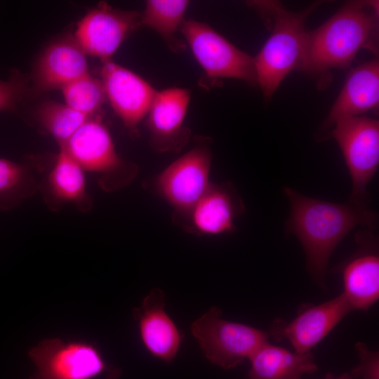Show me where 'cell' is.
Listing matches in <instances>:
<instances>
[{"label":"cell","mask_w":379,"mask_h":379,"mask_svg":"<svg viewBox=\"0 0 379 379\" xmlns=\"http://www.w3.org/2000/svg\"><path fill=\"white\" fill-rule=\"evenodd\" d=\"M284 193L291 206L286 232L298 238L308 272L320 286H325L328 261L338 244L357 226L375 230L378 214L368 207L349 202L337 204L307 197L289 187L284 188Z\"/></svg>","instance_id":"6da1fadb"},{"label":"cell","mask_w":379,"mask_h":379,"mask_svg":"<svg viewBox=\"0 0 379 379\" xmlns=\"http://www.w3.org/2000/svg\"><path fill=\"white\" fill-rule=\"evenodd\" d=\"M378 2L345 3L315 30L307 32L300 69L319 77L347 67L361 48L378 52Z\"/></svg>","instance_id":"7a4b0ae2"},{"label":"cell","mask_w":379,"mask_h":379,"mask_svg":"<svg viewBox=\"0 0 379 379\" xmlns=\"http://www.w3.org/2000/svg\"><path fill=\"white\" fill-rule=\"evenodd\" d=\"M247 4L261 16L270 32L254 58L257 85L265 97L270 98L291 72L300 69L307 36L305 19L319 2L298 13L277 1H250Z\"/></svg>","instance_id":"3957f363"},{"label":"cell","mask_w":379,"mask_h":379,"mask_svg":"<svg viewBox=\"0 0 379 379\" xmlns=\"http://www.w3.org/2000/svg\"><path fill=\"white\" fill-rule=\"evenodd\" d=\"M63 145L86 172L97 176L99 187L114 192L131 184L138 174L135 163L117 153L112 135L100 118L87 120Z\"/></svg>","instance_id":"277c9868"},{"label":"cell","mask_w":379,"mask_h":379,"mask_svg":"<svg viewBox=\"0 0 379 379\" xmlns=\"http://www.w3.org/2000/svg\"><path fill=\"white\" fill-rule=\"evenodd\" d=\"M329 135L338 144L352 180L348 202L368 207L369 182L379 164V121L366 116L347 117L337 120Z\"/></svg>","instance_id":"5b68a950"},{"label":"cell","mask_w":379,"mask_h":379,"mask_svg":"<svg viewBox=\"0 0 379 379\" xmlns=\"http://www.w3.org/2000/svg\"><path fill=\"white\" fill-rule=\"evenodd\" d=\"M219 307H212L191 325L204 356L213 364L228 370L241 364L262 345L269 333L255 327L221 318Z\"/></svg>","instance_id":"8992f818"},{"label":"cell","mask_w":379,"mask_h":379,"mask_svg":"<svg viewBox=\"0 0 379 379\" xmlns=\"http://www.w3.org/2000/svg\"><path fill=\"white\" fill-rule=\"evenodd\" d=\"M207 81L227 78L257 85L254 58L241 51L207 23L185 20L180 29Z\"/></svg>","instance_id":"52a82bcc"},{"label":"cell","mask_w":379,"mask_h":379,"mask_svg":"<svg viewBox=\"0 0 379 379\" xmlns=\"http://www.w3.org/2000/svg\"><path fill=\"white\" fill-rule=\"evenodd\" d=\"M212 152L206 138H199L189 151L149 182V187L173 209V217L188 211L211 185Z\"/></svg>","instance_id":"ba28073f"},{"label":"cell","mask_w":379,"mask_h":379,"mask_svg":"<svg viewBox=\"0 0 379 379\" xmlns=\"http://www.w3.org/2000/svg\"><path fill=\"white\" fill-rule=\"evenodd\" d=\"M29 356L36 368L30 379H94L102 374L116 379L120 375L86 342L46 339L32 347Z\"/></svg>","instance_id":"9c48e42d"},{"label":"cell","mask_w":379,"mask_h":379,"mask_svg":"<svg viewBox=\"0 0 379 379\" xmlns=\"http://www.w3.org/2000/svg\"><path fill=\"white\" fill-rule=\"evenodd\" d=\"M141 13L117 8L105 1L89 10L77 25L74 37L86 53L102 62L111 60L121 44L141 25Z\"/></svg>","instance_id":"30bf717a"},{"label":"cell","mask_w":379,"mask_h":379,"mask_svg":"<svg viewBox=\"0 0 379 379\" xmlns=\"http://www.w3.org/2000/svg\"><path fill=\"white\" fill-rule=\"evenodd\" d=\"M244 212L245 205L233 184L211 182L188 211L172 219L190 234L218 236L233 232L237 218Z\"/></svg>","instance_id":"8fae6325"},{"label":"cell","mask_w":379,"mask_h":379,"mask_svg":"<svg viewBox=\"0 0 379 379\" xmlns=\"http://www.w3.org/2000/svg\"><path fill=\"white\" fill-rule=\"evenodd\" d=\"M353 310L343 293L319 305L303 307L290 322L275 319L269 335L287 340L294 352L305 354L321 342Z\"/></svg>","instance_id":"7c38bea8"},{"label":"cell","mask_w":379,"mask_h":379,"mask_svg":"<svg viewBox=\"0 0 379 379\" xmlns=\"http://www.w3.org/2000/svg\"><path fill=\"white\" fill-rule=\"evenodd\" d=\"M100 77L115 114L132 136L146 117L157 93L140 76L112 60L102 62Z\"/></svg>","instance_id":"4fadbf2b"},{"label":"cell","mask_w":379,"mask_h":379,"mask_svg":"<svg viewBox=\"0 0 379 379\" xmlns=\"http://www.w3.org/2000/svg\"><path fill=\"white\" fill-rule=\"evenodd\" d=\"M190 91L172 87L157 91L146 116L149 143L157 152L179 153L189 142L190 129L185 124Z\"/></svg>","instance_id":"5bb4252c"},{"label":"cell","mask_w":379,"mask_h":379,"mask_svg":"<svg viewBox=\"0 0 379 379\" xmlns=\"http://www.w3.org/2000/svg\"><path fill=\"white\" fill-rule=\"evenodd\" d=\"M359 249L340 267L342 293L352 310H368L379 298L378 240L370 230L356 236Z\"/></svg>","instance_id":"9a60e30c"},{"label":"cell","mask_w":379,"mask_h":379,"mask_svg":"<svg viewBox=\"0 0 379 379\" xmlns=\"http://www.w3.org/2000/svg\"><path fill=\"white\" fill-rule=\"evenodd\" d=\"M88 72L86 53L74 36H61L39 55L33 70L32 92L37 94L62 88Z\"/></svg>","instance_id":"2e32d148"},{"label":"cell","mask_w":379,"mask_h":379,"mask_svg":"<svg viewBox=\"0 0 379 379\" xmlns=\"http://www.w3.org/2000/svg\"><path fill=\"white\" fill-rule=\"evenodd\" d=\"M58 146L52 166L40 180L39 192L53 212L71 204L79 211L87 213L93 208V199L87 189L85 171L63 145Z\"/></svg>","instance_id":"e0dca14e"},{"label":"cell","mask_w":379,"mask_h":379,"mask_svg":"<svg viewBox=\"0 0 379 379\" xmlns=\"http://www.w3.org/2000/svg\"><path fill=\"white\" fill-rule=\"evenodd\" d=\"M164 297L161 290L152 289L133 314L147 351L154 357L171 362L179 350L182 334L165 311Z\"/></svg>","instance_id":"ac0fdd59"},{"label":"cell","mask_w":379,"mask_h":379,"mask_svg":"<svg viewBox=\"0 0 379 379\" xmlns=\"http://www.w3.org/2000/svg\"><path fill=\"white\" fill-rule=\"evenodd\" d=\"M378 104L379 63L377 59H373L358 65L347 74L342 91L322 126L319 139L326 138L337 120L375 111Z\"/></svg>","instance_id":"d6986e66"},{"label":"cell","mask_w":379,"mask_h":379,"mask_svg":"<svg viewBox=\"0 0 379 379\" xmlns=\"http://www.w3.org/2000/svg\"><path fill=\"white\" fill-rule=\"evenodd\" d=\"M251 367L248 379H302L318 367L312 352L299 354L268 342L248 359Z\"/></svg>","instance_id":"ffe728a7"},{"label":"cell","mask_w":379,"mask_h":379,"mask_svg":"<svg viewBox=\"0 0 379 379\" xmlns=\"http://www.w3.org/2000/svg\"><path fill=\"white\" fill-rule=\"evenodd\" d=\"M189 4L186 0H148L141 13V25L156 32L173 53H182L187 45L176 34L185 20Z\"/></svg>","instance_id":"44dd1931"},{"label":"cell","mask_w":379,"mask_h":379,"mask_svg":"<svg viewBox=\"0 0 379 379\" xmlns=\"http://www.w3.org/2000/svg\"><path fill=\"white\" fill-rule=\"evenodd\" d=\"M39 182L30 165L0 158V211L12 210L33 197Z\"/></svg>","instance_id":"7402d4cb"},{"label":"cell","mask_w":379,"mask_h":379,"mask_svg":"<svg viewBox=\"0 0 379 379\" xmlns=\"http://www.w3.org/2000/svg\"><path fill=\"white\" fill-rule=\"evenodd\" d=\"M36 118L58 144L62 145L92 117L73 109L65 103L48 100L37 107Z\"/></svg>","instance_id":"603a6c76"},{"label":"cell","mask_w":379,"mask_h":379,"mask_svg":"<svg viewBox=\"0 0 379 379\" xmlns=\"http://www.w3.org/2000/svg\"><path fill=\"white\" fill-rule=\"evenodd\" d=\"M65 104L88 117H94L106 100L100 79L89 72L77 78L61 88Z\"/></svg>","instance_id":"cb8c5ba5"},{"label":"cell","mask_w":379,"mask_h":379,"mask_svg":"<svg viewBox=\"0 0 379 379\" xmlns=\"http://www.w3.org/2000/svg\"><path fill=\"white\" fill-rule=\"evenodd\" d=\"M28 78L18 69L0 80V112H17L19 105L32 93Z\"/></svg>","instance_id":"d4e9b609"},{"label":"cell","mask_w":379,"mask_h":379,"mask_svg":"<svg viewBox=\"0 0 379 379\" xmlns=\"http://www.w3.org/2000/svg\"><path fill=\"white\" fill-rule=\"evenodd\" d=\"M355 349L359 362L350 373L353 379H379L378 352L368 349L364 343H357Z\"/></svg>","instance_id":"484cf974"},{"label":"cell","mask_w":379,"mask_h":379,"mask_svg":"<svg viewBox=\"0 0 379 379\" xmlns=\"http://www.w3.org/2000/svg\"><path fill=\"white\" fill-rule=\"evenodd\" d=\"M324 379H353L351 374L350 373H344L340 375H334L331 373H328Z\"/></svg>","instance_id":"4316f807"}]
</instances>
